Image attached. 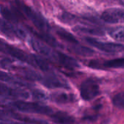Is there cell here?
I'll use <instances>...</instances> for the list:
<instances>
[{
	"label": "cell",
	"mask_w": 124,
	"mask_h": 124,
	"mask_svg": "<svg viewBox=\"0 0 124 124\" xmlns=\"http://www.w3.org/2000/svg\"><path fill=\"white\" fill-rule=\"evenodd\" d=\"M9 106L11 108L28 113H36L41 115L51 116L54 112L52 108L39 102H25L23 100H16L9 103Z\"/></svg>",
	"instance_id": "1"
},
{
	"label": "cell",
	"mask_w": 124,
	"mask_h": 124,
	"mask_svg": "<svg viewBox=\"0 0 124 124\" xmlns=\"http://www.w3.org/2000/svg\"><path fill=\"white\" fill-rule=\"evenodd\" d=\"M18 7L21 9L23 14L34 24V25L42 33H49L50 25L47 20L38 12L33 9L31 7L25 4L23 2H16Z\"/></svg>",
	"instance_id": "2"
},
{
	"label": "cell",
	"mask_w": 124,
	"mask_h": 124,
	"mask_svg": "<svg viewBox=\"0 0 124 124\" xmlns=\"http://www.w3.org/2000/svg\"><path fill=\"white\" fill-rule=\"evenodd\" d=\"M0 52L13 58H15L21 62H26L33 66V54H28L22 49L15 47V46H12L1 39H0Z\"/></svg>",
	"instance_id": "3"
},
{
	"label": "cell",
	"mask_w": 124,
	"mask_h": 124,
	"mask_svg": "<svg viewBox=\"0 0 124 124\" xmlns=\"http://www.w3.org/2000/svg\"><path fill=\"white\" fill-rule=\"evenodd\" d=\"M81 97L86 101H90L100 94V86L97 81L93 78L84 81L80 88Z\"/></svg>",
	"instance_id": "4"
},
{
	"label": "cell",
	"mask_w": 124,
	"mask_h": 124,
	"mask_svg": "<svg viewBox=\"0 0 124 124\" xmlns=\"http://www.w3.org/2000/svg\"><path fill=\"white\" fill-rule=\"evenodd\" d=\"M40 82L45 86L51 89H70V85L67 81L61 76H59L58 74H56L53 72H49L45 76H42Z\"/></svg>",
	"instance_id": "5"
},
{
	"label": "cell",
	"mask_w": 124,
	"mask_h": 124,
	"mask_svg": "<svg viewBox=\"0 0 124 124\" xmlns=\"http://www.w3.org/2000/svg\"><path fill=\"white\" fill-rule=\"evenodd\" d=\"M85 40L90 45L94 46L97 49L108 52V53H118L124 51V45L113 42H102L96 39L86 37Z\"/></svg>",
	"instance_id": "6"
},
{
	"label": "cell",
	"mask_w": 124,
	"mask_h": 124,
	"mask_svg": "<svg viewBox=\"0 0 124 124\" xmlns=\"http://www.w3.org/2000/svg\"><path fill=\"white\" fill-rule=\"evenodd\" d=\"M50 57H49V59L50 61L57 63L62 67L68 70H73L79 67V63L76 60L54 49H53V52Z\"/></svg>",
	"instance_id": "7"
},
{
	"label": "cell",
	"mask_w": 124,
	"mask_h": 124,
	"mask_svg": "<svg viewBox=\"0 0 124 124\" xmlns=\"http://www.w3.org/2000/svg\"><path fill=\"white\" fill-rule=\"evenodd\" d=\"M0 31L9 38L25 39L26 37L25 31L23 28L2 18H0Z\"/></svg>",
	"instance_id": "8"
},
{
	"label": "cell",
	"mask_w": 124,
	"mask_h": 124,
	"mask_svg": "<svg viewBox=\"0 0 124 124\" xmlns=\"http://www.w3.org/2000/svg\"><path fill=\"white\" fill-rule=\"evenodd\" d=\"M0 97L25 100L29 97V94L20 87H12L0 81Z\"/></svg>",
	"instance_id": "9"
},
{
	"label": "cell",
	"mask_w": 124,
	"mask_h": 124,
	"mask_svg": "<svg viewBox=\"0 0 124 124\" xmlns=\"http://www.w3.org/2000/svg\"><path fill=\"white\" fill-rule=\"evenodd\" d=\"M102 20L108 23H124V9L110 8L103 12Z\"/></svg>",
	"instance_id": "10"
},
{
	"label": "cell",
	"mask_w": 124,
	"mask_h": 124,
	"mask_svg": "<svg viewBox=\"0 0 124 124\" xmlns=\"http://www.w3.org/2000/svg\"><path fill=\"white\" fill-rule=\"evenodd\" d=\"M0 81L6 82V83H9L13 85H16L20 87H25V86H30L31 84H28L27 81H25L19 78H15L12 76H11L10 74L0 70Z\"/></svg>",
	"instance_id": "11"
},
{
	"label": "cell",
	"mask_w": 124,
	"mask_h": 124,
	"mask_svg": "<svg viewBox=\"0 0 124 124\" xmlns=\"http://www.w3.org/2000/svg\"><path fill=\"white\" fill-rule=\"evenodd\" d=\"M50 118L52 120L58 124H75V118L70 116L69 114L62 112V111H57L55 113H53Z\"/></svg>",
	"instance_id": "12"
},
{
	"label": "cell",
	"mask_w": 124,
	"mask_h": 124,
	"mask_svg": "<svg viewBox=\"0 0 124 124\" xmlns=\"http://www.w3.org/2000/svg\"><path fill=\"white\" fill-rule=\"evenodd\" d=\"M73 31L78 33L81 34H87V35H93V36H103L105 35V33L103 30L98 28H93V27H86V26H81L77 25L73 28Z\"/></svg>",
	"instance_id": "13"
},
{
	"label": "cell",
	"mask_w": 124,
	"mask_h": 124,
	"mask_svg": "<svg viewBox=\"0 0 124 124\" xmlns=\"http://www.w3.org/2000/svg\"><path fill=\"white\" fill-rule=\"evenodd\" d=\"M31 31L36 35V36L38 38L39 40L44 42V44H46V45H49L52 47H60V44L59 42L49 33H42V32H37L35 31Z\"/></svg>",
	"instance_id": "14"
},
{
	"label": "cell",
	"mask_w": 124,
	"mask_h": 124,
	"mask_svg": "<svg viewBox=\"0 0 124 124\" xmlns=\"http://www.w3.org/2000/svg\"><path fill=\"white\" fill-rule=\"evenodd\" d=\"M52 98L55 102L60 103V104H65L68 102H72L75 100L74 95L64 93V92L55 93L52 96Z\"/></svg>",
	"instance_id": "15"
},
{
	"label": "cell",
	"mask_w": 124,
	"mask_h": 124,
	"mask_svg": "<svg viewBox=\"0 0 124 124\" xmlns=\"http://www.w3.org/2000/svg\"><path fill=\"white\" fill-rule=\"evenodd\" d=\"M71 49L76 54L83 56V57H91L94 55V51L92 50V49L86 47V46H83L78 44L73 45L71 47Z\"/></svg>",
	"instance_id": "16"
},
{
	"label": "cell",
	"mask_w": 124,
	"mask_h": 124,
	"mask_svg": "<svg viewBox=\"0 0 124 124\" xmlns=\"http://www.w3.org/2000/svg\"><path fill=\"white\" fill-rule=\"evenodd\" d=\"M33 67L37 68L43 71H46V72L50 71L49 70L50 67L49 64L41 56L33 54Z\"/></svg>",
	"instance_id": "17"
},
{
	"label": "cell",
	"mask_w": 124,
	"mask_h": 124,
	"mask_svg": "<svg viewBox=\"0 0 124 124\" xmlns=\"http://www.w3.org/2000/svg\"><path fill=\"white\" fill-rule=\"evenodd\" d=\"M0 12H1V15L3 16V17L4 18V20L8 22H10L12 23L17 22L18 20V18L16 16L15 13L6 7L1 6L0 7Z\"/></svg>",
	"instance_id": "18"
},
{
	"label": "cell",
	"mask_w": 124,
	"mask_h": 124,
	"mask_svg": "<svg viewBox=\"0 0 124 124\" xmlns=\"http://www.w3.org/2000/svg\"><path fill=\"white\" fill-rule=\"evenodd\" d=\"M57 35L63 40L70 42V44H72L73 45L75 44H78V41H77V39H76V37L72 35L70 33H69L68 31H65L63 28H60L57 30Z\"/></svg>",
	"instance_id": "19"
},
{
	"label": "cell",
	"mask_w": 124,
	"mask_h": 124,
	"mask_svg": "<svg viewBox=\"0 0 124 124\" xmlns=\"http://www.w3.org/2000/svg\"><path fill=\"white\" fill-rule=\"evenodd\" d=\"M103 65L110 68H124V58H118L105 61Z\"/></svg>",
	"instance_id": "20"
},
{
	"label": "cell",
	"mask_w": 124,
	"mask_h": 124,
	"mask_svg": "<svg viewBox=\"0 0 124 124\" xmlns=\"http://www.w3.org/2000/svg\"><path fill=\"white\" fill-rule=\"evenodd\" d=\"M110 35L116 41H124V26L113 28L110 31Z\"/></svg>",
	"instance_id": "21"
},
{
	"label": "cell",
	"mask_w": 124,
	"mask_h": 124,
	"mask_svg": "<svg viewBox=\"0 0 124 124\" xmlns=\"http://www.w3.org/2000/svg\"><path fill=\"white\" fill-rule=\"evenodd\" d=\"M113 104L118 108L124 109V92L118 93L113 97Z\"/></svg>",
	"instance_id": "22"
},
{
	"label": "cell",
	"mask_w": 124,
	"mask_h": 124,
	"mask_svg": "<svg viewBox=\"0 0 124 124\" xmlns=\"http://www.w3.org/2000/svg\"><path fill=\"white\" fill-rule=\"evenodd\" d=\"M10 121V110L0 109V121Z\"/></svg>",
	"instance_id": "23"
},
{
	"label": "cell",
	"mask_w": 124,
	"mask_h": 124,
	"mask_svg": "<svg viewBox=\"0 0 124 124\" xmlns=\"http://www.w3.org/2000/svg\"><path fill=\"white\" fill-rule=\"evenodd\" d=\"M33 95L34 97V98L37 99V100H44V98L46 97L45 94L41 92V91H39V90H36L33 93Z\"/></svg>",
	"instance_id": "24"
},
{
	"label": "cell",
	"mask_w": 124,
	"mask_h": 124,
	"mask_svg": "<svg viewBox=\"0 0 124 124\" xmlns=\"http://www.w3.org/2000/svg\"><path fill=\"white\" fill-rule=\"evenodd\" d=\"M0 124H28L23 122H17V121H0Z\"/></svg>",
	"instance_id": "25"
},
{
	"label": "cell",
	"mask_w": 124,
	"mask_h": 124,
	"mask_svg": "<svg viewBox=\"0 0 124 124\" xmlns=\"http://www.w3.org/2000/svg\"><path fill=\"white\" fill-rule=\"evenodd\" d=\"M120 4H122V5H124V1H120Z\"/></svg>",
	"instance_id": "26"
}]
</instances>
